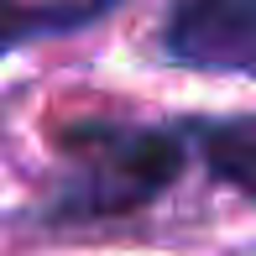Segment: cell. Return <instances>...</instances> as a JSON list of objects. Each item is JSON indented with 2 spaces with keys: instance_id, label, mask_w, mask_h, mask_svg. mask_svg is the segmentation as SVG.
<instances>
[{
  "instance_id": "1",
  "label": "cell",
  "mask_w": 256,
  "mask_h": 256,
  "mask_svg": "<svg viewBox=\"0 0 256 256\" xmlns=\"http://www.w3.org/2000/svg\"><path fill=\"white\" fill-rule=\"evenodd\" d=\"M52 146L63 157V172L37 209L48 225H89V220L142 214L188 168L183 126L68 120L52 131Z\"/></svg>"
},
{
  "instance_id": "2",
  "label": "cell",
  "mask_w": 256,
  "mask_h": 256,
  "mask_svg": "<svg viewBox=\"0 0 256 256\" xmlns=\"http://www.w3.org/2000/svg\"><path fill=\"white\" fill-rule=\"evenodd\" d=\"M157 52L188 74L256 78V0H172L157 26Z\"/></svg>"
},
{
  "instance_id": "3",
  "label": "cell",
  "mask_w": 256,
  "mask_h": 256,
  "mask_svg": "<svg viewBox=\"0 0 256 256\" xmlns=\"http://www.w3.org/2000/svg\"><path fill=\"white\" fill-rule=\"evenodd\" d=\"M188 136V152L204 162V172L225 188L246 194L256 204V110L240 115H194L178 120Z\"/></svg>"
},
{
  "instance_id": "4",
  "label": "cell",
  "mask_w": 256,
  "mask_h": 256,
  "mask_svg": "<svg viewBox=\"0 0 256 256\" xmlns=\"http://www.w3.org/2000/svg\"><path fill=\"white\" fill-rule=\"evenodd\" d=\"M120 0H0V58L100 26Z\"/></svg>"
}]
</instances>
